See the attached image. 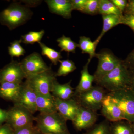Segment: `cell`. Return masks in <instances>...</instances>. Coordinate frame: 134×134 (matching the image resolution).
<instances>
[{"label":"cell","mask_w":134,"mask_h":134,"mask_svg":"<svg viewBox=\"0 0 134 134\" xmlns=\"http://www.w3.org/2000/svg\"><path fill=\"white\" fill-rule=\"evenodd\" d=\"M50 12L66 19L72 16L73 10L71 0H46Z\"/></svg>","instance_id":"cell-15"},{"label":"cell","mask_w":134,"mask_h":134,"mask_svg":"<svg viewBox=\"0 0 134 134\" xmlns=\"http://www.w3.org/2000/svg\"><path fill=\"white\" fill-rule=\"evenodd\" d=\"M36 126L42 134H70L67 120L58 112L40 113L35 117Z\"/></svg>","instance_id":"cell-2"},{"label":"cell","mask_w":134,"mask_h":134,"mask_svg":"<svg viewBox=\"0 0 134 134\" xmlns=\"http://www.w3.org/2000/svg\"><path fill=\"white\" fill-rule=\"evenodd\" d=\"M32 14L27 6L14 3L0 13V22L12 30L24 24L31 18Z\"/></svg>","instance_id":"cell-3"},{"label":"cell","mask_w":134,"mask_h":134,"mask_svg":"<svg viewBox=\"0 0 134 134\" xmlns=\"http://www.w3.org/2000/svg\"><path fill=\"white\" fill-rule=\"evenodd\" d=\"M59 62L60 63L59 68L55 73L56 76H66L76 69L75 63L71 60H60Z\"/></svg>","instance_id":"cell-26"},{"label":"cell","mask_w":134,"mask_h":134,"mask_svg":"<svg viewBox=\"0 0 134 134\" xmlns=\"http://www.w3.org/2000/svg\"><path fill=\"white\" fill-rule=\"evenodd\" d=\"M57 41L58 46L60 48L61 51H65L68 53H75L76 49L78 47V44L73 41L70 38L64 35L58 39Z\"/></svg>","instance_id":"cell-25"},{"label":"cell","mask_w":134,"mask_h":134,"mask_svg":"<svg viewBox=\"0 0 134 134\" xmlns=\"http://www.w3.org/2000/svg\"><path fill=\"white\" fill-rule=\"evenodd\" d=\"M14 134H42L36 126L32 125L14 130Z\"/></svg>","instance_id":"cell-31"},{"label":"cell","mask_w":134,"mask_h":134,"mask_svg":"<svg viewBox=\"0 0 134 134\" xmlns=\"http://www.w3.org/2000/svg\"><path fill=\"white\" fill-rule=\"evenodd\" d=\"M112 100L122 112L125 120L134 121V94L129 89L108 92Z\"/></svg>","instance_id":"cell-6"},{"label":"cell","mask_w":134,"mask_h":134,"mask_svg":"<svg viewBox=\"0 0 134 134\" xmlns=\"http://www.w3.org/2000/svg\"><path fill=\"white\" fill-rule=\"evenodd\" d=\"M36 110L40 113L51 114L57 111L54 98L52 95L47 96L37 95Z\"/></svg>","instance_id":"cell-19"},{"label":"cell","mask_w":134,"mask_h":134,"mask_svg":"<svg viewBox=\"0 0 134 134\" xmlns=\"http://www.w3.org/2000/svg\"><path fill=\"white\" fill-rule=\"evenodd\" d=\"M45 34V31L42 30L40 31H30L22 36V43L25 44H33L40 42Z\"/></svg>","instance_id":"cell-28"},{"label":"cell","mask_w":134,"mask_h":134,"mask_svg":"<svg viewBox=\"0 0 134 134\" xmlns=\"http://www.w3.org/2000/svg\"><path fill=\"white\" fill-rule=\"evenodd\" d=\"M100 111L102 115L110 122L125 120L120 109L108 93L103 100Z\"/></svg>","instance_id":"cell-14"},{"label":"cell","mask_w":134,"mask_h":134,"mask_svg":"<svg viewBox=\"0 0 134 134\" xmlns=\"http://www.w3.org/2000/svg\"><path fill=\"white\" fill-rule=\"evenodd\" d=\"M123 14H134V0L128 1L127 7Z\"/></svg>","instance_id":"cell-37"},{"label":"cell","mask_w":134,"mask_h":134,"mask_svg":"<svg viewBox=\"0 0 134 134\" xmlns=\"http://www.w3.org/2000/svg\"><path fill=\"white\" fill-rule=\"evenodd\" d=\"M130 70L124 60H121L113 70L96 82L108 92L129 89Z\"/></svg>","instance_id":"cell-1"},{"label":"cell","mask_w":134,"mask_h":134,"mask_svg":"<svg viewBox=\"0 0 134 134\" xmlns=\"http://www.w3.org/2000/svg\"><path fill=\"white\" fill-rule=\"evenodd\" d=\"M83 134H111L110 122L104 120L98 124H95Z\"/></svg>","instance_id":"cell-27"},{"label":"cell","mask_w":134,"mask_h":134,"mask_svg":"<svg viewBox=\"0 0 134 134\" xmlns=\"http://www.w3.org/2000/svg\"><path fill=\"white\" fill-rule=\"evenodd\" d=\"M54 99L57 111L66 120H74L81 107L77 100L75 98L62 100L54 98Z\"/></svg>","instance_id":"cell-11"},{"label":"cell","mask_w":134,"mask_h":134,"mask_svg":"<svg viewBox=\"0 0 134 134\" xmlns=\"http://www.w3.org/2000/svg\"><path fill=\"white\" fill-rule=\"evenodd\" d=\"M121 24L129 26L134 33V14H123L121 18Z\"/></svg>","instance_id":"cell-32"},{"label":"cell","mask_w":134,"mask_h":134,"mask_svg":"<svg viewBox=\"0 0 134 134\" xmlns=\"http://www.w3.org/2000/svg\"><path fill=\"white\" fill-rule=\"evenodd\" d=\"M96 57L98 59V63L93 75L95 82L111 72L121 60L113 53L106 50H103L96 53Z\"/></svg>","instance_id":"cell-8"},{"label":"cell","mask_w":134,"mask_h":134,"mask_svg":"<svg viewBox=\"0 0 134 134\" xmlns=\"http://www.w3.org/2000/svg\"><path fill=\"white\" fill-rule=\"evenodd\" d=\"M111 1L116 6V7L123 14V12L126 7L128 1H127V0H111Z\"/></svg>","instance_id":"cell-34"},{"label":"cell","mask_w":134,"mask_h":134,"mask_svg":"<svg viewBox=\"0 0 134 134\" xmlns=\"http://www.w3.org/2000/svg\"></svg>","instance_id":"cell-41"},{"label":"cell","mask_w":134,"mask_h":134,"mask_svg":"<svg viewBox=\"0 0 134 134\" xmlns=\"http://www.w3.org/2000/svg\"><path fill=\"white\" fill-rule=\"evenodd\" d=\"M26 77L20 62L16 61H12L0 70V82L21 84Z\"/></svg>","instance_id":"cell-10"},{"label":"cell","mask_w":134,"mask_h":134,"mask_svg":"<svg viewBox=\"0 0 134 134\" xmlns=\"http://www.w3.org/2000/svg\"><path fill=\"white\" fill-rule=\"evenodd\" d=\"M110 131L111 134H133L132 123L125 120L112 122Z\"/></svg>","instance_id":"cell-22"},{"label":"cell","mask_w":134,"mask_h":134,"mask_svg":"<svg viewBox=\"0 0 134 134\" xmlns=\"http://www.w3.org/2000/svg\"><path fill=\"white\" fill-rule=\"evenodd\" d=\"M22 40H16L10 44L8 47L9 54L12 57H19L23 56L25 53L24 48L21 46Z\"/></svg>","instance_id":"cell-29"},{"label":"cell","mask_w":134,"mask_h":134,"mask_svg":"<svg viewBox=\"0 0 134 134\" xmlns=\"http://www.w3.org/2000/svg\"><path fill=\"white\" fill-rule=\"evenodd\" d=\"M37 95L36 92L25 82L22 83L19 97L14 104L24 107L34 114L37 111L36 106Z\"/></svg>","instance_id":"cell-13"},{"label":"cell","mask_w":134,"mask_h":134,"mask_svg":"<svg viewBox=\"0 0 134 134\" xmlns=\"http://www.w3.org/2000/svg\"><path fill=\"white\" fill-rule=\"evenodd\" d=\"M130 70V81L129 89L134 94V70Z\"/></svg>","instance_id":"cell-39"},{"label":"cell","mask_w":134,"mask_h":134,"mask_svg":"<svg viewBox=\"0 0 134 134\" xmlns=\"http://www.w3.org/2000/svg\"><path fill=\"white\" fill-rule=\"evenodd\" d=\"M99 42L97 39L92 41L90 38L81 36L79 37L78 47L82 50V53L89 54L90 58L88 60L91 61L92 58L96 57V48Z\"/></svg>","instance_id":"cell-20"},{"label":"cell","mask_w":134,"mask_h":134,"mask_svg":"<svg viewBox=\"0 0 134 134\" xmlns=\"http://www.w3.org/2000/svg\"><path fill=\"white\" fill-rule=\"evenodd\" d=\"M132 128H133V134H134V121L133 122H132Z\"/></svg>","instance_id":"cell-40"},{"label":"cell","mask_w":134,"mask_h":134,"mask_svg":"<svg viewBox=\"0 0 134 134\" xmlns=\"http://www.w3.org/2000/svg\"><path fill=\"white\" fill-rule=\"evenodd\" d=\"M21 85L22 83L0 82V97L15 103L19 97Z\"/></svg>","instance_id":"cell-16"},{"label":"cell","mask_w":134,"mask_h":134,"mask_svg":"<svg viewBox=\"0 0 134 134\" xmlns=\"http://www.w3.org/2000/svg\"><path fill=\"white\" fill-rule=\"evenodd\" d=\"M74 10H77L82 13L87 0H71Z\"/></svg>","instance_id":"cell-33"},{"label":"cell","mask_w":134,"mask_h":134,"mask_svg":"<svg viewBox=\"0 0 134 134\" xmlns=\"http://www.w3.org/2000/svg\"><path fill=\"white\" fill-rule=\"evenodd\" d=\"M99 0H87L82 13L93 15L99 14Z\"/></svg>","instance_id":"cell-30"},{"label":"cell","mask_w":134,"mask_h":134,"mask_svg":"<svg viewBox=\"0 0 134 134\" xmlns=\"http://www.w3.org/2000/svg\"><path fill=\"white\" fill-rule=\"evenodd\" d=\"M14 130L7 123L0 126V134H14Z\"/></svg>","instance_id":"cell-36"},{"label":"cell","mask_w":134,"mask_h":134,"mask_svg":"<svg viewBox=\"0 0 134 134\" xmlns=\"http://www.w3.org/2000/svg\"><path fill=\"white\" fill-rule=\"evenodd\" d=\"M122 16L116 15H102L103 20V29L100 35L96 39L99 41H100L106 32L118 25L121 24Z\"/></svg>","instance_id":"cell-21"},{"label":"cell","mask_w":134,"mask_h":134,"mask_svg":"<svg viewBox=\"0 0 134 134\" xmlns=\"http://www.w3.org/2000/svg\"><path fill=\"white\" fill-rule=\"evenodd\" d=\"M8 117V111L0 108V126L7 121Z\"/></svg>","instance_id":"cell-38"},{"label":"cell","mask_w":134,"mask_h":134,"mask_svg":"<svg viewBox=\"0 0 134 134\" xmlns=\"http://www.w3.org/2000/svg\"><path fill=\"white\" fill-rule=\"evenodd\" d=\"M38 43L41 48L42 55L47 57L54 65H57L62 58L61 53L48 47L41 41Z\"/></svg>","instance_id":"cell-24"},{"label":"cell","mask_w":134,"mask_h":134,"mask_svg":"<svg viewBox=\"0 0 134 134\" xmlns=\"http://www.w3.org/2000/svg\"><path fill=\"white\" fill-rule=\"evenodd\" d=\"M98 118V114L97 112L81 107L72 122L75 129L81 131L93 127L96 124Z\"/></svg>","instance_id":"cell-12"},{"label":"cell","mask_w":134,"mask_h":134,"mask_svg":"<svg viewBox=\"0 0 134 134\" xmlns=\"http://www.w3.org/2000/svg\"><path fill=\"white\" fill-rule=\"evenodd\" d=\"M20 63L26 76L42 73L50 68L43 60L41 55L37 52L26 56Z\"/></svg>","instance_id":"cell-9"},{"label":"cell","mask_w":134,"mask_h":134,"mask_svg":"<svg viewBox=\"0 0 134 134\" xmlns=\"http://www.w3.org/2000/svg\"><path fill=\"white\" fill-rule=\"evenodd\" d=\"M55 73L50 67L44 72L37 74L28 76L25 82L37 94L42 96H52L53 85L57 81Z\"/></svg>","instance_id":"cell-4"},{"label":"cell","mask_w":134,"mask_h":134,"mask_svg":"<svg viewBox=\"0 0 134 134\" xmlns=\"http://www.w3.org/2000/svg\"><path fill=\"white\" fill-rule=\"evenodd\" d=\"M124 61L129 69L134 70V49Z\"/></svg>","instance_id":"cell-35"},{"label":"cell","mask_w":134,"mask_h":134,"mask_svg":"<svg viewBox=\"0 0 134 134\" xmlns=\"http://www.w3.org/2000/svg\"><path fill=\"white\" fill-rule=\"evenodd\" d=\"M101 86H93L86 92L75 96L82 107L97 112L100 110L104 99L108 93Z\"/></svg>","instance_id":"cell-5"},{"label":"cell","mask_w":134,"mask_h":134,"mask_svg":"<svg viewBox=\"0 0 134 134\" xmlns=\"http://www.w3.org/2000/svg\"><path fill=\"white\" fill-rule=\"evenodd\" d=\"M90 62L88 60L87 63L81 71V79L75 89L74 97L89 90L93 86L92 83L94 81L95 77L93 75H91L88 71V65Z\"/></svg>","instance_id":"cell-18"},{"label":"cell","mask_w":134,"mask_h":134,"mask_svg":"<svg viewBox=\"0 0 134 134\" xmlns=\"http://www.w3.org/2000/svg\"><path fill=\"white\" fill-rule=\"evenodd\" d=\"M35 117L31 112L23 106L14 104L8 111L7 123L14 130L33 125Z\"/></svg>","instance_id":"cell-7"},{"label":"cell","mask_w":134,"mask_h":134,"mask_svg":"<svg viewBox=\"0 0 134 134\" xmlns=\"http://www.w3.org/2000/svg\"><path fill=\"white\" fill-rule=\"evenodd\" d=\"M99 14L101 15H116L120 16L123 15L111 0H99Z\"/></svg>","instance_id":"cell-23"},{"label":"cell","mask_w":134,"mask_h":134,"mask_svg":"<svg viewBox=\"0 0 134 134\" xmlns=\"http://www.w3.org/2000/svg\"><path fill=\"white\" fill-rule=\"evenodd\" d=\"M72 80L67 83L60 84L56 81L52 88L51 93L55 98L62 100H68L74 98L75 91L71 86Z\"/></svg>","instance_id":"cell-17"}]
</instances>
